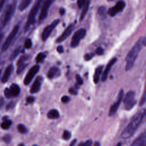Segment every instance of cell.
<instances>
[{
  "label": "cell",
  "instance_id": "obj_1",
  "mask_svg": "<svg viewBox=\"0 0 146 146\" xmlns=\"http://www.w3.org/2000/svg\"><path fill=\"white\" fill-rule=\"evenodd\" d=\"M145 115V110L143 108L136 113L129 123L124 128L121 133V137L124 139H127L131 137L139 128Z\"/></svg>",
  "mask_w": 146,
  "mask_h": 146
},
{
  "label": "cell",
  "instance_id": "obj_2",
  "mask_svg": "<svg viewBox=\"0 0 146 146\" xmlns=\"http://www.w3.org/2000/svg\"><path fill=\"white\" fill-rule=\"evenodd\" d=\"M145 38L144 36H141L129 51L125 58L126 71H129L132 68L140 51L145 46Z\"/></svg>",
  "mask_w": 146,
  "mask_h": 146
},
{
  "label": "cell",
  "instance_id": "obj_3",
  "mask_svg": "<svg viewBox=\"0 0 146 146\" xmlns=\"http://www.w3.org/2000/svg\"><path fill=\"white\" fill-rule=\"evenodd\" d=\"M15 6L16 3L15 2H14L9 4L4 11L0 21V29L2 30L6 25H7L12 18L15 10Z\"/></svg>",
  "mask_w": 146,
  "mask_h": 146
},
{
  "label": "cell",
  "instance_id": "obj_4",
  "mask_svg": "<svg viewBox=\"0 0 146 146\" xmlns=\"http://www.w3.org/2000/svg\"><path fill=\"white\" fill-rule=\"evenodd\" d=\"M135 93L133 91H128L123 99L125 109L127 110H131L136 104V100L135 98Z\"/></svg>",
  "mask_w": 146,
  "mask_h": 146
},
{
  "label": "cell",
  "instance_id": "obj_5",
  "mask_svg": "<svg viewBox=\"0 0 146 146\" xmlns=\"http://www.w3.org/2000/svg\"><path fill=\"white\" fill-rule=\"evenodd\" d=\"M86 30L84 29H80L78 30L73 35L71 41V47H77L80 41L84 38L86 35Z\"/></svg>",
  "mask_w": 146,
  "mask_h": 146
},
{
  "label": "cell",
  "instance_id": "obj_6",
  "mask_svg": "<svg viewBox=\"0 0 146 146\" xmlns=\"http://www.w3.org/2000/svg\"><path fill=\"white\" fill-rule=\"evenodd\" d=\"M19 26L18 25H16L14 27V28L13 29V30H11V31L8 35L7 38L6 39L5 41L4 42L3 44H2V48H1L2 51H5L9 48V47H10V44H11L13 40H14V38L17 35V34L19 31Z\"/></svg>",
  "mask_w": 146,
  "mask_h": 146
},
{
  "label": "cell",
  "instance_id": "obj_7",
  "mask_svg": "<svg viewBox=\"0 0 146 146\" xmlns=\"http://www.w3.org/2000/svg\"><path fill=\"white\" fill-rule=\"evenodd\" d=\"M21 91L20 87L17 84H12L9 88H6L4 90V95L6 98H10L19 95Z\"/></svg>",
  "mask_w": 146,
  "mask_h": 146
},
{
  "label": "cell",
  "instance_id": "obj_8",
  "mask_svg": "<svg viewBox=\"0 0 146 146\" xmlns=\"http://www.w3.org/2000/svg\"><path fill=\"white\" fill-rule=\"evenodd\" d=\"M123 96H124V90L123 89H121L118 94L116 100L110 107V109L109 111V113H108V115L110 116H112L116 113V112L120 105L121 102L123 99Z\"/></svg>",
  "mask_w": 146,
  "mask_h": 146
},
{
  "label": "cell",
  "instance_id": "obj_9",
  "mask_svg": "<svg viewBox=\"0 0 146 146\" xmlns=\"http://www.w3.org/2000/svg\"><path fill=\"white\" fill-rule=\"evenodd\" d=\"M59 22H60V20L59 19H56L54 20L51 24L45 27L42 34V39L43 40H46L49 37L52 31L57 26V25L59 23Z\"/></svg>",
  "mask_w": 146,
  "mask_h": 146
},
{
  "label": "cell",
  "instance_id": "obj_10",
  "mask_svg": "<svg viewBox=\"0 0 146 146\" xmlns=\"http://www.w3.org/2000/svg\"><path fill=\"white\" fill-rule=\"evenodd\" d=\"M55 0H44L42 3L41 10L39 15V21L44 20L47 15L48 9Z\"/></svg>",
  "mask_w": 146,
  "mask_h": 146
},
{
  "label": "cell",
  "instance_id": "obj_11",
  "mask_svg": "<svg viewBox=\"0 0 146 146\" xmlns=\"http://www.w3.org/2000/svg\"><path fill=\"white\" fill-rule=\"evenodd\" d=\"M40 69V66L38 64L34 65L28 71V72L27 73L25 79H24V84L25 85H28L30 84V83L31 82V80H33V78L34 77V76L35 75V74H36L39 70Z\"/></svg>",
  "mask_w": 146,
  "mask_h": 146
},
{
  "label": "cell",
  "instance_id": "obj_12",
  "mask_svg": "<svg viewBox=\"0 0 146 146\" xmlns=\"http://www.w3.org/2000/svg\"><path fill=\"white\" fill-rule=\"evenodd\" d=\"M74 25L73 23H71L69 25L66 29L63 31V32L62 33V34L59 36V37L56 39V43H61L63 42L64 40H66L72 33L74 29Z\"/></svg>",
  "mask_w": 146,
  "mask_h": 146
},
{
  "label": "cell",
  "instance_id": "obj_13",
  "mask_svg": "<svg viewBox=\"0 0 146 146\" xmlns=\"http://www.w3.org/2000/svg\"><path fill=\"white\" fill-rule=\"evenodd\" d=\"M116 61H117V58H113L109 61V62L107 64L106 67L105 68V69H104V71L102 74V81L104 82V81H106L107 80L108 74H109L112 66L116 62Z\"/></svg>",
  "mask_w": 146,
  "mask_h": 146
},
{
  "label": "cell",
  "instance_id": "obj_14",
  "mask_svg": "<svg viewBox=\"0 0 146 146\" xmlns=\"http://www.w3.org/2000/svg\"><path fill=\"white\" fill-rule=\"evenodd\" d=\"M27 56L26 55H23L22 56L19 60H18L17 62V72L18 74H21L23 70L24 69L26 68V66H27V63H26V61L27 60Z\"/></svg>",
  "mask_w": 146,
  "mask_h": 146
},
{
  "label": "cell",
  "instance_id": "obj_15",
  "mask_svg": "<svg viewBox=\"0 0 146 146\" xmlns=\"http://www.w3.org/2000/svg\"><path fill=\"white\" fill-rule=\"evenodd\" d=\"M145 144L146 134L145 132H143L132 142L130 146H145Z\"/></svg>",
  "mask_w": 146,
  "mask_h": 146
},
{
  "label": "cell",
  "instance_id": "obj_16",
  "mask_svg": "<svg viewBox=\"0 0 146 146\" xmlns=\"http://www.w3.org/2000/svg\"><path fill=\"white\" fill-rule=\"evenodd\" d=\"M60 75V70L56 67H52L50 68L47 72V77L49 79H54L59 76Z\"/></svg>",
  "mask_w": 146,
  "mask_h": 146
},
{
  "label": "cell",
  "instance_id": "obj_17",
  "mask_svg": "<svg viewBox=\"0 0 146 146\" xmlns=\"http://www.w3.org/2000/svg\"><path fill=\"white\" fill-rule=\"evenodd\" d=\"M91 2V0H86L83 6H82V10L80 15V18H79V20L80 21H82L83 20V19L84 18L85 16L86 15L88 11V9H89V6H90V4Z\"/></svg>",
  "mask_w": 146,
  "mask_h": 146
},
{
  "label": "cell",
  "instance_id": "obj_18",
  "mask_svg": "<svg viewBox=\"0 0 146 146\" xmlns=\"http://www.w3.org/2000/svg\"><path fill=\"white\" fill-rule=\"evenodd\" d=\"M13 71V66L12 64H10L6 67L2 78V82L3 83H5L9 80V78L11 74L12 73Z\"/></svg>",
  "mask_w": 146,
  "mask_h": 146
},
{
  "label": "cell",
  "instance_id": "obj_19",
  "mask_svg": "<svg viewBox=\"0 0 146 146\" xmlns=\"http://www.w3.org/2000/svg\"><path fill=\"white\" fill-rule=\"evenodd\" d=\"M40 86H41V79L38 78L33 83L30 88V92L31 94H35L39 92L40 89Z\"/></svg>",
  "mask_w": 146,
  "mask_h": 146
},
{
  "label": "cell",
  "instance_id": "obj_20",
  "mask_svg": "<svg viewBox=\"0 0 146 146\" xmlns=\"http://www.w3.org/2000/svg\"><path fill=\"white\" fill-rule=\"evenodd\" d=\"M103 66H98L95 71L94 72V82L95 83H98L99 81V79H100V76L102 72L103 71Z\"/></svg>",
  "mask_w": 146,
  "mask_h": 146
},
{
  "label": "cell",
  "instance_id": "obj_21",
  "mask_svg": "<svg viewBox=\"0 0 146 146\" xmlns=\"http://www.w3.org/2000/svg\"><path fill=\"white\" fill-rule=\"evenodd\" d=\"M125 6V2L123 0H120L118 2H117L115 6H113V7L115 10L116 13H117L119 12H121L124 10Z\"/></svg>",
  "mask_w": 146,
  "mask_h": 146
},
{
  "label": "cell",
  "instance_id": "obj_22",
  "mask_svg": "<svg viewBox=\"0 0 146 146\" xmlns=\"http://www.w3.org/2000/svg\"><path fill=\"white\" fill-rule=\"evenodd\" d=\"M59 115H59L58 111L55 109H52V110H50L47 114V117L50 119H58L59 117Z\"/></svg>",
  "mask_w": 146,
  "mask_h": 146
},
{
  "label": "cell",
  "instance_id": "obj_23",
  "mask_svg": "<svg viewBox=\"0 0 146 146\" xmlns=\"http://www.w3.org/2000/svg\"><path fill=\"white\" fill-rule=\"evenodd\" d=\"M32 0H22L21 2L18 9L20 11H23L25 10L31 3Z\"/></svg>",
  "mask_w": 146,
  "mask_h": 146
},
{
  "label": "cell",
  "instance_id": "obj_24",
  "mask_svg": "<svg viewBox=\"0 0 146 146\" xmlns=\"http://www.w3.org/2000/svg\"><path fill=\"white\" fill-rule=\"evenodd\" d=\"M11 121L9 119H5L3 120V121L1 123V126L2 127V128L4 129H8L11 125Z\"/></svg>",
  "mask_w": 146,
  "mask_h": 146
},
{
  "label": "cell",
  "instance_id": "obj_25",
  "mask_svg": "<svg viewBox=\"0 0 146 146\" xmlns=\"http://www.w3.org/2000/svg\"><path fill=\"white\" fill-rule=\"evenodd\" d=\"M17 129L19 131V132H20L21 133H22V134H25L28 132V130H27V128H26V127L22 124H18Z\"/></svg>",
  "mask_w": 146,
  "mask_h": 146
},
{
  "label": "cell",
  "instance_id": "obj_26",
  "mask_svg": "<svg viewBox=\"0 0 146 146\" xmlns=\"http://www.w3.org/2000/svg\"><path fill=\"white\" fill-rule=\"evenodd\" d=\"M21 47H18L17 48H16L14 50L13 53L11 54V55L10 56V60H14L18 56V55L19 54V52H21Z\"/></svg>",
  "mask_w": 146,
  "mask_h": 146
},
{
  "label": "cell",
  "instance_id": "obj_27",
  "mask_svg": "<svg viewBox=\"0 0 146 146\" xmlns=\"http://www.w3.org/2000/svg\"><path fill=\"white\" fill-rule=\"evenodd\" d=\"M45 57H46V55L44 53L39 52L36 56V59H35L36 62L37 63H42L43 62Z\"/></svg>",
  "mask_w": 146,
  "mask_h": 146
},
{
  "label": "cell",
  "instance_id": "obj_28",
  "mask_svg": "<svg viewBox=\"0 0 146 146\" xmlns=\"http://www.w3.org/2000/svg\"><path fill=\"white\" fill-rule=\"evenodd\" d=\"M71 137V133L70 131L65 130L64 131L63 135H62V138L65 140H69Z\"/></svg>",
  "mask_w": 146,
  "mask_h": 146
},
{
  "label": "cell",
  "instance_id": "obj_29",
  "mask_svg": "<svg viewBox=\"0 0 146 146\" xmlns=\"http://www.w3.org/2000/svg\"><path fill=\"white\" fill-rule=\"evenodd\" d=\"M78 87H77V85L76 84L75 85V87H71L70 88V89L68 90V92L71 94H72V95H76L78 94Z\"/></svg>",
  "mask_w": 146,
  "mask_h": 146
},
{
  "label": "cell",
  "instance_id": "obj_30",
  "mask_svg": "<svg viewBox=\"0 0 146 146\" xmlns=\"http://www.w3.org/2000/svg\"><path fill=\"white\" fill-rule=\"evenodd\" d=\"M32 46V42L30 39H27L25 42V47L27 49L30 48Z\"/></svg>",
  "mask_w": 146,
  "mask_h": 146
},
{
  "label": "cell",
  "instance_id": "obj_31",
  "mask_svg": "<svg viewBox=\"0 0 146 146\" xmlns=\"http://www.w3.org/2000/svg\"><path fill=\"white\" fill-rule=\"evenodd\" d=\"M94 56V54L93 53H91V52H90V53H87V54H85V55H84V60H85L88 61V60H91V59L93 58Z\"/></svg>",
  "mask_w": 146,
  "mask_h": 146
},
{
  "label": "cell",
  "instance_id": "obj_32",
  "mask_svg": "<svg viewBox=\"0 0 146 146\" xmlns=\"http://www.w3.org/2000/svg\"><path fill=\"white\" fill-rule=\"evenodd\" d=\"M76 80V82L79 85H81L83 84V80L82 79V78L80 77V76L79 75H76L75 76Z\"/></svg>",
  "mask_w": 146,
  "mask_h": 146
},
{
  "label": "cell",
  "instance_id": "obj_33",
  "mask_svg": "<svg viewBox=\"0 0 146 146\" xmlns=\"http://www.w3.org/2000/svg\"><path fill=\"white\" fill-rule=\"evenodd\" d=\"M95 52L97 55H103L104 54V50L103 48H102L101 47H98L96 49V51H95Z\"/></svg>",
  "mask_w": 146,
  "mask_h": 146
},
{
  "label": "cell",
  "instance_id": "obj_34",
  "mask_svg": "<svg viewBox=\"0 0 146 146\" xmlns=\"http://www.w3.org/2000/svg\"><path fill=\"white\" fill-rule=\"evenodd\" d=\"M106 8L104 6H101L98 9V13L100 15H104L105 14Z\"/></svg>",
  "mask_w": 146,
  "mask_h": 146
},
{
  "label": "cell",
  "instance_id": "obj_35",
  "mask_svg": "<svg viewBox=\"0 0 146 146\" xmlns=\"http://www.w3.org/2000/svg\"><path fill=\"white\" fill-rule=\"evenodd\" d=\"M70 100V98L68 96H63L61 98V102L63 103H67Z\"/></svg>",
  "mask_w": 146,
  "mask_h": 146
},
{
  "label": "cell",
  "instance_id": "obj_36",
  "mask_svg": "<svg viewBox=\"0 0 146 146\" xmlns=\"http://www.w3.org/2000/svg\"><path fill=\"white\" fill-rule=\"evenodd\" d=\"M34 100H35V98L33 96H28L26 100V103L28 104L33 103L34 102Z\"/></svg>",
  "mask_w": 146,
  "mask_h": 146
},
{
  "label": "cell",
  "instance_id": "obj_37",
  "mask_svg": "<svg viewBox=\"0 0 146 146\" xmlns=\"http://www.w3.org/2000/svg\"><path fill=\"white\" fill-rule=\"evenodd\" d=\"M86 0H78L77 1V4H78V6L79 8H82L84 2Z\"/></svg>",
  "mask_w": 146,
  "mask_h": 146
},
{
  "label": "cell",
  "instance_id": "obj_38",
  "mask_svg": "<svg viewBox=\"0 0 146 146\" xmlns=\"http://www.w3.org/2000/svg\"><path fill=\"white\" fill-rule=\"evenodd\" d=\"M92 143V142L91 140H88L86 141H85L84 143H83L82 146H91Z\"/></svg>",
  "mask_w": 146,
  "mask_h": 146
},
{
  "label": "cell",
  "instance_id": "obj_39",
  "mask_svg": "<svg viewBox=\"0 0 146 146\" xmlns=\"http://www.w3.org/2000/svg\"><path fill=\"white\" fill-rule=\"evenodd\" d=\"M56 50H57V51H58L59 53L61 54V53H63V51H64V48H63V47L62 46H60H60H58L57 47Z\"/></svg>",
  "mask_w": 146,
  "mask_h": 146
},
{
  "label": "cell",
  "instance_id": "obj_40",
  "mask_svg": "<svg viewBox=\"0 0 146 146\" xmlns=\"http://www.w3.org/2000/svg\"><path fill=\"white\" fill-rule=\"evenodd\" d=\"M145 100V94H144V95H143V97H142V98L141 99V101L140 102V106L143 105L144 103Z\"/></svg>",
  "mask_w": 146,
  "mask_h": 146
},
{
  "label": "cell",
  "instance_id": "obj_41",
  "mask_svg": "<svg viewBox=\"0 0 146 146\" xmlns=\"http://www.w3.org/2000/svg\"><path fill=\"white\" fill-rule=\"evenodd\" d=\"M6 1V0H0V11L2 10V8L3 7Z\"/></svg>",
  "mask_w": 146,
  "mask_h": 146
},
{
  "label": "cell",
  "instance_id": "obj_42",
  "mask_svg": "<svg viewBox=\"0 0 146 146\" xmlns=\"http://www.w3.org/2000/svg\"><path fill=\"white\" fill-rule=\"evenodd\" d=\"M59 13L61 15H63L65 13V9L64 8H60L59 10Z\"/></svg>",
  "mask_w": 146,
  "mask_h": 146
},
{
  "label": "cell",
  "instance_id": "obj_43",
  "mask_svg": "<svg viewBox=\"0 0 146 146\" xmlns=\"http://www.w3.org/2000/svg\"><path fill=\"white\" fill-rule=\"evenodd\" d=\"M76 139H75L74 140H73L71 141V143L70 144V146H74L75 144V143H76Z\"/></svg>",
  "mask_w": 146,
  "mask_h": 146
},
{
  "label": "cell",
  "instance_id": "obj_44",
  "mask_svg": "<svg viewBox=\"0 0 146 146\" xmlns=\"http://www.w3.org/2000/svg\"><path fill=\"white\" fill-rule=\"evenodd\" d=\"M2 37H3V34H2V29H0V43L2 40Z\"/></svg>",
  "mask_w": 146,
  "mask_h": 146
},
{
  "label": "cell",
  "instance_id": "obj_45",
  "mask_svg": "<svg viewBox=\"0 0 146 146\" xmlns=\"http://www.w3.org/2000/svg\"><path fill=\"white\" fill-rule=\"evenodd\" d=\"M93 146H100V144L98 141H95Z\"/></svg>",
  "mask_w": 146,
  "mask_h": 146
},
{
  "label": "cell",
  "instance_id": "obj_46",
  "mask_svg": "<svg viewBox=\"0 0 146 146\" xmlns=\"http://www.w3.org/2000/svg\"><path fill=\"white\" fill-rule=\"evenodd\" d=\"M42 0H36V1H35V3H37V4H38V5H41V3H42Z\"/></svg>",
  "mask_w": 146,
  "mask_h": 146
},
{
  "label": "cell",
  "instance_id": "obj_47",
  "mask_svg": "<svg viewBox=\"0 0 146 146\" xmlns=\"http://www.w3.org/2000/svg\"><path fill=\"white\" fill-rule=\"evenodd\" d=\"M116 146H122V145H121V143H118Z\"/></svg>",
  "mask_w": 146,
  "mask_h": 146
},
{
  "label": "cell",
  "instance_id": "obj_48",
  "mask_svg": "<svg viewBox=\"0 0 146 146\" xmlns=\"http://www.w3.org/2000/svg\"><path fill=\"white\" fill-rule=\"evenodd\" d=\"M83 143H80L78 145V146H82V145H83Z\"/></svg>",
  "mask_w": 146,
  "mask_h": 146
},
{
  "label": "cell",
  "instance_id": "obj_49",
  "mask_svg": "<svg viewBox=\"0 0 146 146\" xmlns=\"http://www.w3.org/2000/svg\"><path fill=\"white\" fill-rule=\"evenodd\" d=\"M18 146H25L24 145V144H22V143H21V144H19Z\"/></svg>",
  "mask_w": 146,
  "mask_h": 146
},
{
  "label": "cell",
  "instance_id": "obj_50",
  "mask_svg": "<svg viewBox=\"0 0 146 146\" xmlns=\"http://www.w3.org/2000/svg\"><path fill=\"white\" fill-rule=\"evenodd\" d=\"M32 146H38L37 145H36V144H34L33 145H32Z\"/></svg>",
  "mask_w": 146,
  "mask_h": 146
}]
</instances>
